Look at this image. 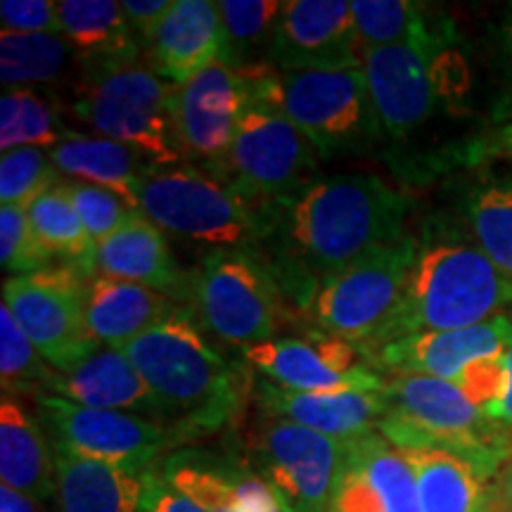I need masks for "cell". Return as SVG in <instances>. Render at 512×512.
Segmentation results:
<instances>
[{
    "instance_id": "8d00e7d4",
    "label": "cell",
    "mask_w": 512,
    "mask_h": 512,
    "mask_svg": "<svg viewBox=\"0 0 512 512\" xmlns=\"http://www.w3.org/2000/svg\"><path fill=\"white\" fill-rule=\"evenodd\" d=\"M53 366L38 354L8 306H0V382L3 394H43Z\"/></svg>"
},
{
    "instance_id": "9a60e30c",
    "label": "cell",
    "mask_w": 512,
    "mask_h": 512,
    "mask_svg": "<svg viewBox=\"0 0 512 512\" xmlns=\"http://www.w3.org/2000/svg\"><path fill=\"white\" fill-rule=\"evenodd\" d=\"M245 105L242 74L221 60L178 86L174 83L171 107L183 157L223 169Z\"/></svg>"
},
{
    "instance_id": "484cf974",
    "label": "cell",
    "mask_w": 512,
    "mask_h": 512,
    "mask_svg": "<svg viewBox=\"0 0 512 512\" xmlns=\"http://www.w3.org/2000/svg\"><path fill=\"white\" fill-rule=\"evenodd\" d=\"M176 311L164 292L93 275L86 285V323L102 347L126 349Z\"/></svg>"
},
{
    "instance_id": "1f68e13d",
    "label": "cell",
    "mask_w": 512,
    "mask_h": 512,
    "mask_svg": "<svg viewBox=\"0 0 512 512\" xmlns=\"http://www.w3.org/2000/svg\"><path fill=\"white\" fill-rule=\"evenodd\" d=\"M354 22L361 50L384 46H434L420 5L408 0H354Z\"/></svg>"
},
{
    "instance_id": "7a4b0ae2",
    "label": "cell",
    "mask_w": 512,
    "mask_h": 512,
    "mask_svg": "<svg viewBox=\"0 0 512 512\" xmlns=\"http://www.w3.org/2000/svg\"><path fill=\"white\" fill-rule=\"evenodd\" d=\"M162 403L178 444L223 430L254 389L245 370L219 354L188 311H174L124 349Z\"/></svg>"
},
{
    "instance_id": "60d3db41",
    "label": "cell",
    "mask_w": 512,
    "mask_h": 512,
    "mask_svg": "<svg viewBox=\"0 0 512 512\" xmlns=\"http://www.w3.org/2000/svg\"><path fill=\"white\" fill-rule=\"evenodd\" d=\"M0 22H3V31H12V34L60 36V12L53 0H3Z\"/></svg>"
},
{
    "instance_id": "ac0fdd59",
    "label": "cell",
    "mask_w": 512,
    "mask_h": 512,
    "mask_svg": "<svg viewBox=\"0 0 512 512\" xmlns=\"http://www.w3.org/2000/svg\"><path fill=\"white\" fill-rule=\"evenodd\" d=\"M332 512H420L418 479L406 453L380 432L349 441Z\"/></svg>"
},
{
    "instance_id": "83f0119b",
    "label": "cell",
    "mask_w": 512,
    "mask_h": 512,
    "mask_svg": "<svg viewBox=\"0 0 512 512\" xmlns=\"http://www.w3.org/2000/svg\"><path fill=\"white\" fill-rule=\"evenodd\" d=\"M50 159L62 176L117 192L136 209L138 185L157 169L150 159L124 143L74 133L50 150Z\"/></svg>"
},
{
    "instance_id": "30bf717a",
    "label": "cell",
    "mask_w": 512,
    "mask_h": 512,
    "mask_svg": "<svg viewBox=\"0 0 512 512\" xmlns=\"http://www.w3.org/2000/svg\"><path fill=\"white\" fill-rule=\"evenodd\" d=\"M418 252L406 235L332 275L311 294V318L328 335L370 347L399 309Z\"/></svg>"
},
{
    "instance_id": "ffe728a7",
    "label": "cell",
    "mask_w": 512,
    "mask_h": 512,
    "mask_svg": "<svg viewBox=\"0 0 512 512\" xmlns=\"http://www.w3.org/2000/svg\"><path fill=\"white\" fill-rule=\"evenodd\" d=\"M100 411L143 415L166 427L162 403L124 349L98 347L72 368L50 370L46 392Z\"/></svg>"
},
{
    "instance_id": "7dc6e473",
    "label": "cell",
    "mask_w": 512,
    "mask_h": 512,
    "mask_svg": "<svg viewBox=\"0 0 512 512\" xmlns=\"http://www.w3.org/2000/svg\"><path fill=\"white\" fill-rule=\"evenodd\" d=\"M479 512H510V510H505L503 505H498L496 501H491L489 496H486V501H484V505H482V510Z\"/></svg>"
},
{
    "instance_id": "d6986e66",
    "label": "cell",
    "mask_w": 512,
    "mask_h": 512,
    "mask_svg": "<svg viewBox=\"0 0 512 512\" xmlns=\"http://www.w3.org/2000/svg\"><path fill=\"white\" fill-rule=\"evenodd\" d=\"M512 342V318L501 316L475 328L453 332H427L396 339L375 349L377 366L387 373L427 375L458 380L472 363L503 356Z\"/></svg>"
},
{
    "instance_id": "603a6c76",
    "label": "cell",
    "mask_w": 512,
    "mask_h": 512,
    "mask_svg": "<svg viewBox=\"0 0 512 512\" xmlns=\"http://www.w3.org/2000/svg\"><path fill=\"white\" fill-rule=\"evenodd\" d=\"M219 5L209 0H176L152 38L155 72L169 83H183L223 57Z\"/></svg>"
},
{
    "instance_id": "8992f818",
    "label": "cell",
    "mask_w": 512,
    "mask_h": 512,
    "mask_svg": "<svg viewBox=\"0 0 512 512\" xmlns=\"http://www.w3.org/2000/svg\"><path fill=\"white\" fill-rule=\"evenodd\" d=\"M136 202L164 233L219 249H245L271 230V214L256 209L230 181L195 166H157L138 185Z\"/></svg>"
},
{
    "instance_id": "6da1fadb",
    "label": "cell",
    "mask_w": 512,
    "mask_h": 512,
    "mask_svg": "<svg viewBox=\"0 0 512 512\" xmlns=\"http://www.w3.org/2000/svg\"><path fill=\"white\" fill-rule=\"evenodd\" d=\"M278 207L268 235L278 230L285 271L294 273L309 299L332 275L406 238L408 200L370 174L318 178Z\"/></svg>"
},
{
    "instance_id": "ee69618b",
    "label": "cell",
    "mask_w": 512,
    "mask_h": 512,
    "mask_svg": "<svg viewBox=\"0 0 512 512\" xmlns=\"http://www.w3.org/2000/svg\"><path fill=\"white\" fill-rule=\"evenodd\" d=\"M505 366H508V380H505L503 394L498 396L494 406L486 408V418H489L498 430L503 432V437L508 439L512 448V342L508 351H505Z\"/></svg>"
},
{
    "instance_id": "836d02e7",
    "label": "cell",
    "mask_w": 512,
    "mask_h": 512,
    "mask_svg": "<svg viewBox=\"0 0 512 512\" xmlns=\"http://www.w3.org/2000/svg\"><path fill=\"white\" fill-rule=\"evenodd\" d=\"M72 133L64 131L48 100L31 88H12L0 98V147L3 152L17 147H50L60 145Z\"/></svg>"
},
{
    "instance_id": "5b68a950",
    "label": "cell",
    "mask_w": 512,
    "mask_h": 512,
    "mask_svg": "<svg viewBox=\"0 0 512 512\" xmlns=\"http://www.w3.org/2000/svg\"><path fill=\"white\" fill-rule=\"evenodd\" d=\"M238 72L247 102L285 114L320 157L358 150L382 128L361 67L278 72L266 62Z\"/></svg>"
},
{
    "instance_id": "bcb514c9",
    "label": "cell",
    "mask_w": 512,
    "mask_h": 512,
    "mask_svg": "<svg viewBox=\"0 0 512 512\" xmlns=\"http://www.w3.org/2000/svg\"><path fill=\"white\" fill-rule=\"evenodd\" d=\"M0 512H41L38 501L19 494L10 486H0Z\"/></svg>"
},
{
    "instance_id": "4dcf8cb0",
    "label": "cell",
    "mask_w": 512,
    "mask_h": 512,
    "mask_svg": "<svg viewBox=\"0 0 512 512\" xmlns=\"http://www.w3.org/2000/svg\"><path fill=\"white\" fill-rule=\"evenodd\" d=\"M79 57L55 34H12L0 31V81L5 91L34 83H55Z\"/></svg>"
},
{
    "instance_id": "e0dca14e",
    "label": "cell",
    "mask_w": 512,
    "mask_h": 512,
    "mask_svg": "<svg viewBox=\"0 0 512 512\" xmlns=\"http://www.w3.org/2000/svg\"><path fill=\"white\" fill-rule=\"evenodd\" d=\"M434 46H384L361 50V69L377 121L403 138L430 119L437 107Z\"/></svg>"
},
{
    "instance_id": "7402d4cb",
    "label": "cell",
    "mask_w": 512,
    "mask_h": 512,
    "mask_svg": "<svg viewBox=\"0 0 512 512\" xmlns=\"http://www.w3.org/2000/svg\"><path fill=\"white\" fill-rule=\"evenodd\" d=\"M164 477L204 512H285L273 489L249 467L204 453H178Z\"/></svg>"
},
{
    "instance_id": "5bb4252c",
    "label": "cell",
    "mask_w": 512,
    "mask_h": 512,
    "mask_svg": "<svg viewBox=\"0 0 512 512\" xmlns=\"http://www.w3.org/2000/svg\"><path fill=\"white\" fill-rule=\"evenodd\" d=\"M249 366L264 380L299 394L382 392L384 377L358 363L347 339L316 332L311 337H278L242 349Z\"/></svg>"
},
{
    "instance_id": "ba28073f",
    "label": "cell",
    "mask_w": 512,
    "mask_h": 512,
    "mask_svg": "<svg viewBox=\"0 0 512 512\" xmlns=\"http://www.w3.org/2000/svg\"><path fill=\"white\" fill-rule=\"evenodd\" d=\"M192 299L204 328L240 349L278 339L285 320L278 278L245 249L209 254L197 268Z\"/></svg>"
},
{
    "instance_id": "3957f363",
    "label": "cell",
    "mask_w": 512,
    "mask_h": 512,
    "mask_svg": "<svg viewBox=\"0 0 512 512\" xmlns=\"http://www.w3.org/2000/svg\"><path fill=\"white\" fill-rule=\"evenodd\" d=\"M512 280L470 242H432L420 247L399 309L370 349L396 339L475 328L505 316Z\"/></svg>"
},
{
    "instance_id": "d4e9b609",
    "label": "cell",
    "mask_w": 512,
    "mask_h": 512,
    "mask_svg": "<svg viewBox=\"0 0 512 512\" xmlns=\"http://www.w3.org/2000/svg\"><path fill=\"white\" fill-rule=\"evenodd\" d=\"M53 512H147L152 472L95 463L55 451Z\"/></svg>"
},
{
    "instance_id": "f35d334b",
    "label": "cell",
    "mask_w": 512,
    "mask_h": 512,
    "mask_svg": "<svg viewBox=\"0 0 512 512\" xmlns=\"http://www.w3.org/2000/svg\"><path fill=\"white\" fill-rule=\"evenodd\" d=\"M64 185H67V192L72 197V204L76 214H79L83 228L91 235L95 245L124 228L138 214L136 207H131L124 197H119L112 190L79 181H69Z\"/></svg>"
},
{
    "instance_id": "e575fe53",
    "label": "cell",
    "mask_w": 512,
    "mask_h": 512,
    "mask_svg": "<svg viewBox=\"0 0 512 512\" xmlns=\"http://www.w3.org/2000/svg\"><path fill=\"white\" fill-rule=\"evenodd\" d=\"M219 15L223 22V46L221 62L233 69L249 67V57L256 50L271 48L275 29H278L280 15L285 3L280 0H221Z\"/></svg>"
},
{
    "instance_id": "4fadbf2b",
    "label": "cell",
    "mask_w": 512,
    "mask_h": 512,
    "mask_svg": "<svg viewBox=\"0 0 512 512\" xmlns=\"http://www.w3.org/2000/svg\"><path fill=\"white\" fill-rule=\"evenodd\" d=\"M86 285L79 266H48L3 283V306L55 370L72 368L102 347L86 323Z\"/></svg>"
},
{
    "instance_id": "7bdbcfd3",
    "label": "cell",
    "mask_w": 512,
    "mask_h": 512,
    "mask_svg": "<svg viewBox=\"0 0 512 512\" xmlns=\"http://www.w3.org/2000/svg\"><path fill=\"white\" fill-rule=\"evenodd\" d=\"M147 512H204L200 505H195L188 496H183L164 472H152L150 491H147Z\"/></svg>"
},
{
    "instance_id": "74e56055",
    "label": "cell",
    "mask_w": 512,
    "mask_h": 512,
    "mask_svg": "<svg viewBox=\"0 0 512 512\" xmlns=\"http://www.w3.org/2000/svg\"><path fill=\"white\" fill-rule=\"evenodd\" d=\"M60 171L41 147H17L0 159V202L29 209L38 197L60 185Z\"/></svg>"
},
{
    "instance_id": "2e32d148",
    "label": "cell",
    "mask_w": 512,
    "mask_h": 512,
    "mask_svg": "<svg viewBox=\"0 0 512 512\" xmlns=\"http://www.w3.org/2000/svg\"><path fill=\"white\" fill-rule=\"evenodd\" d=\"M268 64L278 72L361 67L354 8L347 0H287Z\"/></svg>"
},
{
    "instance_id": "277c9868",
    "label": "cell",
    "mask_w": 512,
    "mask_h": 512,
    "mask_svg": "<svg viewBox=\"0 0 512 512\" xmlns=\"http://www.w3.org/2000/svg\"><path fill=\"white\" fill-rule=\"evenodd\" d=\"M384 439L406 448H439L470 460L489 479L512 458L503 432L456 382L427 375L389 373L384 380Z\"/></svg>"
},
{
    "instance_id": "ab89813d",
    "label": "cell",
    "mask_w": 512,
    "mask_h": 512,
    "mask_svg": "<svg viewBox=\"0 0 512 512\" xmlns=\"http://www.w3.org/2000/svg\"><path fill=\"white\" fill-rule=\"evenodd\" d=\"M53 254H48L31 228L27 209H0V264L5 273L29 275L50 266Z\"/></svg>"
},
{
    "instance_id": "9c48e42d",
    "label": "cell",
    "mask_w": 512,
    "mask_h": 512,
    "mask_svg": "<svg viewBox=\"0 0 512 512\" xmlns=\"http://www.w3.org/2000/svg\"><path fill=\"white\" fill-rule=\"evenodd\" d=\"M249 470L271 486L285 512H332L349 441L268 418L247 439Z\"/></svg>"
},
{
    "instance_id": "f546056e",
    "label": "cell",
    "mask_w": 512,
    "mask_h": 512,
    "mask_svg": "<svg viewBox=\"0 0 512 512\" xmlns=\"http://www.w3.org/2000/svg\"><path fill=\"white\" fill-rule=\"evenodd\" d=\"M403 451V448H401ZM418 479L420 512H479L486 479L470 460L439 448H406Z\"/></svg>"
},
{
    "instance_id": "f1b7e54d",
    "label": "cell",
    "mask_w": 512,
    "mask_h": 512,
    "mask_svg": "<svg viewBox=\"0 0 512 512\" xmlns=\"http://www.w3.org/2000/svg\"><path fill=\"white\" fill-rule=\"evenodd\" d=\"M60 36L72 46L81 60L98 64L133 62L136 34L114 0H62Z\"/></svg>"
},
{
    "instance_id": "8fae6325",
    "label": "cell",
    "mask_w": 512,
    "mask_h": 512,
    "mask_svg": "<svg viewBox=\"0 0 512 512\" xmlns=\"http://www.w3.org/2000/svg\"><path fill=\"white\" fill-rule=\"evenodd\" d=\"M318 147L273 107L247 102L223 171L249 202L283 204L318 181Z\"/></svg>"
},
{
    "instance_id": "d590c367",
    "label": "cell",
    "mask_w": 512,
    "mask_h": 512,
    "mask_svg": "<svg viewBox=\"0 0 512 512\" xmlns=\"http://www.w3.org/2000/svg\"><path fill=\"white\" fill-rule=\"evenodd\" d=\"M477 247L512 280V181L484 183L470 202Z\"/></svg>"
},
{
    "instance_id": "7c38bea8",
    "label": "cell",
    "mask_w": 512,
    "mask_h": 512,
    "mask_svg": "<svg viewBox=\"0 0 512 512\" xmlns=\"http://www.w3.org/2000/svg\"><path fill=\"white\" fill-rule=\"evenodd\" d=\"M34 399L50 444L69 456L150 472L164 451L178 446L169 427L143 415L100 411L55 394H38Z\"/></svg>"
},
{
    "instance_id": "f6af8a7d",
    "label": "cell",
    "mask_w": 512,
    "mask_h": 512,
    "mask_svg": "<svg viewBox=\"0 0 512 512\" xmlns=\"http://www.w3.org/2000/svg\"><path fill=\"white\" fill-rule=\"evenodd\" d=\"M486 496L512 512V458L496 472V477L486 486Z\"/></svg>"
},
{
    "instance_id": "52a82bcc",
    "label": "cell",
    "mask_w": 512,
    "mask_h": 512,
    "mask_svg": "<svg viewBox=\"0 0 512 512\" xmlns=\"http://www.w3.org/2000/svg\"><path fill=\"white\" fill-rule=\"evenodd\" d=\"M174 83L133 62L98 64L74 110L100 138L117 140L155 166H176L183 150L174 124Z\"/></svg>"
},
{
    "instance_id": "cb8c5ba5",
    "label": "cell",
    "mask_w": 512,
    "mask_h": 512,
    "mask_svg": "<svg viewBox=\"0 0 512 512\" xmlns=\"http://www.w3.org/2000/svg\"><path fill=\"white\" fill-rule=\"evenodd\" d=\"M86 271L164 294L181 290V268L176 266L164 230L140 211L124 228L95 245Z\"/></svg>"
},
{
    "instance_id": "44dd1931",
    "label": "cell",
    "mask_w": 512,
    "mask_h": 512,
    "mask_svg": "<svg viewBox=\"0 0 512 512\" xmlns=\"http://www.w3.org/2000/svg\"><path fill=\"white\" fill-rule=\"evenodd\" d=\"M254 396L268 418L297 422L339 441H354L377 432L387 413L384 389L382 392L299 394L268 380H259L254 382Z\"/></svg>"
},
{
    "instance_id": "4316f807",
    "label": "cell",
    "mask_w": 512,
    "mask_h": 512,
    "mask_svg": "<svg viewBox=\"0 0 512 512\" xmlns=\"http://www.w3.org/2000/svg\"><path fill=\"white\" fill-rule=\"evenodd\" d=\"M55 448L17 396L0 401V482L38 503L55 496Z\"/></svg>"
},
{
    "instance_id": "b9f144b4",
    "label": "cell",
    "mask_w": 512,
    "mask_h": 512,
    "mask_svg": "<svg viewBox=\"0 0 512 512\" xmlns=\"http://www.w3.org/2000/svg\"><path fill=\"white\" fill-rule=\"evenodd\" d=\"M174 3L176 0H124L121 10H124L133 34L152 43V38H155L157 29L162 27L171 8H174Z\"/></svg>"
},
{
    "instance_id": "d6a6232c",
    "label": "cell",
    "mask_w": 512,
    "mask_h": 512,
    "mask_svg": "<svg viewBox=\"0 0 512 512\" xmlns=\"http://www.w3.org/2000/svg\"><path fill=\"white\" fill-rule=\"evenodd\" d=\"M27 216L38 242L48 254H53V259L55 256H67L86 273L95 242L83 228L79 214H76L67 185L60 183L43 197H38L27 209Z\"/></svg>"
}]
</instances>
